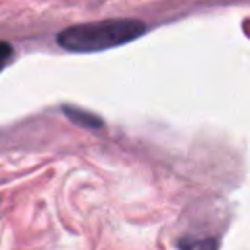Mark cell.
<instances>
[{"mask_svg":"<svg viewBox=\"0 0 250 250\" xmlns=\"http://www.w3.org/2000/svg\"><path fill=\"white\" fill-rule=\"evenodd\" d=\"M64 111H66V115H68V117H72L74 121L86 123L88 127H100V125H102L98 117H94V115H88V113H78V111H76V107H64Z\"/></svg>","mask_w":250,"mask_h":250,"instance_id":"obj_3","label":"cell"},{"mask_svg":"<svg viewBox=\"0 0 250 250\" xmlns=\"http://www.w3.org/2000/svg\"><path fill=\"white\" fill-rule=\"evenodd\" d=\"M180 250H217V240L215 238H195V236H186L178 242Z\"/></svg>","mask_w":250,"mask_h":250,"instance_id":"obj_2","label":"cell"},{"mask_svg":"<svg viewBox=\"0 0 250 250\" xmlns=\"http://www.w3.org/2000/svg\"><path fill=\"white\" fill-rule=\"evenodd\" d=\"M12 57H14L12 45L6 43V41H0V70H4L8 66V62L12 61Z\"/></svg>","mask_w":250,"mask_h":250,"instance_id":"obj_4","label":"cell"},{"mask_svg":"<svg viewBox=\"0 0 250 250\" xmlns=\"http://www.w3.org/2000/svg\"><path fill=\"white\" fill-rule=\"evenodd\" d=\"M145 23L131 18L104 20L92 23H78L62 29L57 43L70 53H96L123 43H129L145 33Z\"/></svg>","mask_w":250,"mask_h":250,"instance_id":"obj_1","label":"cell"}]
</instances>
